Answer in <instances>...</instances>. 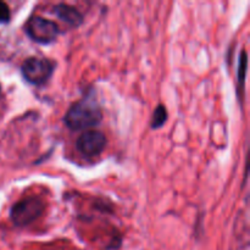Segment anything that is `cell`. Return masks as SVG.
Listing matches in <instances>:
<instances>
[{
  "label": "cell",
  "mask_w": 250,
  "mask_h": 250,
  "mask_svg": "<svg viewBox=\"0 0 250 250\" xmlns=\"http://www.w3.org/2000/svg\"><path fill=\"white\" fill-rule=\"evenodd\" d=\"M103 112L94 97L82 98L68 109L65 115L66 126L71 129H84L94 127L102 122Z\"/></svg>",
  "instance_id": "cell-1"
},
{
  "label": "cell",
  "mask_w": 250,
  "mask_h": 250,
  "mask_svg": "<svg viewBox=\"0 0 250 250\" xmlns=\"http://www.w3.org/2000/svg\"><path fill=\"white\" fill-rule=\"evenodd\" d=\"M44 211V203L39 198L28 197L12 207L10 217L16 226H27L36 221Z\"/></svg>",
  "instance_id": "cell-2"
},
{
  "label": "cell",
  "mask_w": 250,
  "mask_h": 250,
  "mask_svg": "<svg viewBox=\"0 0 250 250\" xmlns=\"http://www.w3.org/2000/svg\"><path fill=\"white\" fill-rule=\"evenodd\" d=\"M24 80L34 85H42L48 82L54 72V62L48 59L28 58L21 66Z\"/></svg>",
  "instance_id": "cell-3"
},
{
  "label": "cell",
  "mask_w": 250,
  "mask_h": 250,
  "mask_svg": "<svg viewBox=\"0 0 250 250\" xmlns=\"http://www.w3.org/2000/svg\"><path fill=\"white\" fill-rule=\"evenodd\" d=\"M26 33L32 41L39 44H50L58 38L59 28L55 22L33 16L26 23Z\"/></svg>",
  "instance_id": "cell-4"
},
{
  "label": "cell",
  "mask_w": 250,
  "mask_h": 250,
  "mask_svg": "<svg viewBox=\"0 0 250 250\" xmlns=\"http://www.w3.org/2000/svg\"><path fill=\"white\" fill-rule=\"evenodd\" d=\"M106 137L100 131H87L77 139V149L84 156H97L104 150Z\"/></svg>",
  "instance_id": "cell-5"
},
{
  "label": "cell",
  "mask_w": 250,
  "mask_h": 250,
  "mask_svg": "<svg viewBox=\"0 0 250 250\" xmlns=\"http://www.w3.org/2000/svg\"><path fill=\"white\" fill-rule=\"evenodd\" d=\"M54 12L60 17L62 21L67 22L71 26H80L83 22V16L77 9L72 6H68L65 4H59L58 6L54 7Z\"/></svg>",
  "instance_id": "cell-6"
},
{
  "label": "cell",
  "mask_w": 250,
  "mask_h": 250,
  "mask_svg": "<svg viewBox=\"0 0 250 250\" xmlns=\"http://www.w3.org/2000/svg\"><path fill=\"white\" fill-rule=\"evenodd\" d=\"M167 121V111H166L165 106L164 105H159L155 109L153 114V119H151V128L158 129L160 127H163L165 125V122Z\"/></svg>",
  "instance_id": "cell-7"
},
{
  "label": "cell",
  "mask_w": 250,
  "mask_h": 250,
  "mask_svg": "<svg viewBox=\"0 0 250 250\" xmlns=\"http://www.w3.org/2000/svg\"><path fill=\"white\" fill-rule=\"evenodd\" d=\"M247 63H248V60H247V53L246 51H243L241 58H239V67H238V78H239V82H242V84H243L244 78H246Z\"/></svg>",
  "instance_id": "cell-8"
},
{
  "label": "cell",
  "mask_w": 250,
  "mask_h": 250,
  "mask_svg": "<svg viewBox=\"0 0 250 250\" xmlns=\"http://www.w3.org/2000/svg\"><path fill=\"white\" fill-rule=\"evenodd\" d=\"M9 6L4 1H0V23H7L10 21Z\"/></svg>",
  "instance_id": "cell-9"
},
{
  "label": "cell",
  "mask_w": 250,
  "mask_h": 250,
  "mask_svg": "<svg viewBox=\"0 0 250 250\" xmlns=\"http://www.w3.org/2000/svg\"><path fill=\"white\" fill-rule=\"evenodd\" d=\"M0 92H1V88H0Z\"/></svg>",
  "instance_id": "cell-10"
}]
</instances>
